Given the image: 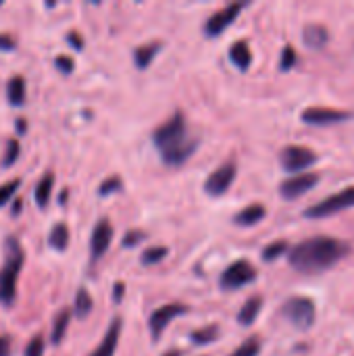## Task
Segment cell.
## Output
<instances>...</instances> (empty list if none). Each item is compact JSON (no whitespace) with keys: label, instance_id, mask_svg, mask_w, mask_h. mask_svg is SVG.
<instances>
[{"label":"cell","instance_id":"6da1fadb","mask_svg":"<svg viewBox=\"0 0 354 356\" xmlns=\"http://www.w3.org/2000/svg\"><path fill=\"white\" fill-rule=\"evenodd\" d=\"M351 254V244L330 236L307 238L294 248L288 250V261L296 271L303 273H319L332 269L344 257Z\"/></svg>","mask_w":354,"mask_h":356},{"label":"cell","instance_id":"7a4b0ae2","mask_svg":"<svg viewBox=\"0 0 354 356\" xmlns=\"http://www.w3.org/2000/svg\"><path fill=\"white\" fill-rule=\"evenodd\" d=\"M152 142L159 148L161 159L167 167L184 165L198 148V140L190 136L188 121L182 111L173 113L152 131Z\"/></svg>","mask_w":354,"mask_h":356},{"label":"cell","instance_id":"3957f363","mask_svg":"<svg viewBox=\"0 0 354 356\" xmlns=\"http://www.w3.org/2000/svg\"><path fill=\"white\" fill-rule=\"evenodd\" d=\"M25 252L17 238H6V259L4 267L0 269V305H13L17 296V277L23 269Z\"/></svg>","mask_w":354,"mask_h":356},{"label":"cell","instance_id":"277c9868","mask_svg":"<svg viewBox=\"0 0 354 356\" xmlns=\"http://www.w3.org/2000/svg\"><path fill=\"white\" fill-rule=\"evenodd\" d=\"M282 317L292 323L298 330H311L315 325V317H317V307L315 300L309 296H292L282 305Z\"/></svg>","mask_w":354,"mask_h":356},{"label":"cell","instance_id":"5b68a950","mask_svg":"<svg viewBox=\"0 0 354 356\" xmlns=\"http://www.w3.org/2000/svg\"><path fill=\"white\" fill-rule=\"evenodd\" d=\"M354 207V186L340 190L338 194L328 196L325 200H319L317 204H311L309 209H305V217L307 219H325V217H334L342 211H348Z\"/></svg>","mask_w":354,"mask_h":356},{"label":"cell","instance_id":"8992f818","mask_svg":"<svg viewBox=\"0 0 354 356\" xmlns=\"http://www.w3.org/2000/svg\"><path fill=\"white\" fill-rule=\"evenodd\" d=\"M257 280V269L252 267V263L248 261H236L232 263L219 280V286L223 290H240L248 284H252Z\"/></svg>","mask_w":354,"mask_h":356},{"label":"cell","instance_id":"52a82bcc","mask_svg":"<svg viewBox=\"0 0 354 356\" xmlns=\"http://www.w3.org/2000/svg\"><path fill=\"white\" fill-rule=\"evenodd\" d=\"M280 163L284 167V171L288 173H300L309 167H313L317 163V154L307 148V146H286L280 154Z\"/></svg>","mask_w":354,"mask_h":356},{"label":"cell","instance_id":"ba28073f","mask_svg":"<svg viewBox=\"0 0 354 356\" xmlns=\"http://www.w3.org/2000/svg\"><path fill=\"white\" fill-rule=\"evenodd\" d=\"M246 6H248L246 2H234V4H227L225 8L213 13V15L209 17V21L204 23V33L211 35V38L223 33V31L238 19V15H240Z\"/></svg>","mask_w":354,"mask_h":356},{"label":"cell","instance_id":"9c48e42d","mask_svg":"<svg viewBox=\"0 0 354 356\" xmlns=\"http://www.w3.org/2000/svg\"><path fill=\"white\" fill-rule=\"evenodd\" d=\"M300 119L307 125H317V127H325V125H334V123H342L353 119V113L346 111H338V108H330V106H311L305 108Z\"/></svg>","mask_w":354,"mask_h":356},{"label":"cell","instance_id":"30bf717a","mask_svg":"<svg viewBox=\"0 0 354 356\" xmlns=\"http://www.w3.org/2000/svg\"><path fill=\"white\" fill-rule=\"evenodd\" d=\"M236 175H238V169L234 163H225L221 167H217L204 181V192L209 196H223L232 184L236 181Z\"/></svg>","mask_w":354,"mask_h":356},{"label":"cell","instance_id":"8fae6325","mask_svg":"<svg viewBox=\"0 0 354 356\" xmlns=\"http://www.w3.org/2000/svg\"><path fill=\"white\" fill-rule=\"evenodd\" d=\"M319 179H321L319 173H298V175H292V177H288V179L282 181L280 194L286 200H296L303 194H307L309 190H313L319 184Z\"/></svg>","mask_w":354,"mask_h":356},{"label":"cell","instance_id":"7c38bea8","mask_svg":"<svg viewBox=\"0 0 354 356\" xmlns=\"http://www.w3.org/2000/svg\"><path fill=\"white\" fill-rule=\"evenodd\" d=\"M184 313H188V307L186 305H179V302H171V305H165V307L156 309L150 315V334H152V340H159L163 336V332L167 330V325L173 323Z\"/></svg>","mask_w":354,"mask_h":356},{"label":"cell","instance_id":"4fadbf2b","mask_svg":"<svg viewBox=\"0 0 354 356\" xmlns=\"http://www.w3.org/2000/svg\"><path fill=\"white\" fill-rule=\"evenodd\" d=\"M113 223L108 219H100L92 232V238H90V259L92 261H98L106 254V250L111 248V242H113Z\"/></svg>","mask_w":354,"mask_h":356},{"label":"cell","instance_id":"5bb4252c","mask_svg":"<svg viewBox=\"0 0 354 356\" xmlns=\"http://www.w3.org/2000/svg\"><path fill=\"white\" fill-rule=\"evenodd\" d=\"M121 327H123V321L121 317H115L102 338V342L96 346V350L90 356H115L117 350V344H119V336H121Z\"/></svg>","mask_w":354,"mask_h":356},{"label":"cell","instance_id":"9a60e30c","mask_svg":"<svg viewBox=\"0 0 354 356\" xmlns=\"http://www.w3.org/2000/svg\"><path fill=\"white\" fill-rule=\"evenodd\" d=\"M303 42L311 50H321L330 42V31L319 23H311L303 29Z\"/></svg>","mask_w":354,"mask_h":356},{"label":"cell","instance_id":"2e32d148","mask_svg":"<svg viewBox=\"0 0 354 356\" xmlns=\"http://www.w3.org/2000/svg\"><path fill=\"white\" fill-rule=\"evenodd\" d=\"M230 58L232 63L240 69V71H248L250 65H252V52H250V46L246 40H238L232 44L230 48Z\"/></svg>","mask_w":354,"mask_h":356},{"label":"cell","instance_id":"e0dca14e","mask_svg":"<svg viewBox=\"0 0 354 356\" xmlns=\"http://www.w3.org/2000/svg\"><path fill=\"white\" fill-rule=\"evenodd\" d=\"M265 215H267V209L263 204H250L234 217V223L240 227H252V225L261 223L265 219Z\"/></svg>","mask_w":354,"mask_h":356},{"label":"cell","instance_id":"ac0fdd59","mask_svg":"<svg viewBox=\"0 0 354 356\" xmlns=\"http://www.w3.org/2000/svg\"><path fill=\"white\" fill-rule=\"evenodd\" d=\"M261 309H263V298H261V296L248 298V300L244 302V307L240 309V313H238V323L244 325V327H250V325L257 321Z\"/></svg>","mask_w":354,"mask_h":356},{"label":"cell","instance_id":"d6986e66","mask_svg":"<svg viewBox=\"0 0 354 356\" xmlns=\"http://www.w3.org/2000/svg\"><path fill=\"white\" fill-rule=\"evenodd\" d=\"M71 317H73V315H71L69 309H63V311L54 317V321H52V334H50V342H52L54 346H58V344L63 342V338L67 336Z\"/></svg>","mask_w":354,"mask_h":356},{"label":"cell","instance_id":"ffe728a7","mask_svg":"<svg viewBox=\"0 0 354 356\" xmlns=\"http://www.w3.org/2000/svg\"><path fill=\"white\" fill-rule=\"evenodd\" d=\"M6 96H8V102L13 106H21L25 102V96H27V86H25V79L21 75H15L10 77V81L6 83Z\"/></svg>","mask_w":354,"mask_h":356},{"label":"cell","instance_id":"44dd1931","mask_svg":"<svg viewBox=\"0 0 354 356\" xmlns=\"http://www.w3.org/2000/svg\"><path fill=\"white\" fill-rule=\"evenodd\" d=\"M159 50H161V44H159V42L144 44V46H140V48H136V50H134V63H136V67H138V69H146V67L152 63V58L159 54Z\"/></svg>","mask_w":354,"mask_h":356},{"label":"cell","instance_id":"7402d4cb","mask_svg":"<svg viewBox=\"0 0 354 356\" xmlns=\"http://www.w3.org/2000/svg\"><path fill=\"white\" fill-rule=\"evenodd\" d=\"M52 186H54V175L52 173H46L38 184H35V190H33V196H35V202L38 207H46L50 202V196H52Z\"/></svg>","mask_w":354,"mask_h":356},{"label":"cell","instance_id":"603a6c76","mask_svg":"<svg viewBox=\"0 0 354 356\" xmlns=\"http://www.w3.org/2000/svg\"><path fill=\"white\" fill-rule=\"evenodd\" d=\"M92 309H94V300H92L90 292H88L86 288H79L77 294H75V302H73V313H75V317L86 319V317L92 313Z\"/></svg>","mask_w":354,"mask_h":356},{"label":"cell","instance_id":"cb8c5ba5","mask_svg":"<svg viewBox=\"0 0 354 356\" xmlns=\"http://www.w3.org/2000/svg\"><path fill=\"white\" fill-rule=\"evenodd\" d=\"M48 242H50V246H52L54 250H61V252H63V250L69 246V227H67L65 223H56V225L50 229Z\"/></svg>","mask_w":354,"mask_h":356},{"label":"cell","instance_id":"d4e9b609","mask_svg":"<svg viewBox=\"0 0 354 356\" xmlns=\"http://www.w3.org/2000/svg\"><path fill=\"white\" fill-rule=\"evenodd\" d=\"M219 338V327L217 325H209V327H202V330H196L192 332L190 340L198 346H207L211 342H215Z\"/></svg>","mask_w":354,"mask_h":356},{"label":"cell","instance_id":"484cf974","mask_svg":"<svg viewBox=\"0 0 354 356\" xmlns=\"http://www.w3.org/2000/svg\"><path fill=\"white\" fill-rule=\"evenodd\" d=\"M288 250H290V244H288L286 240H275V242H271L269 246H265V250H263V261L273 263V261H277L280 257H284Z\"/></svg>","mask_w":354,"mask_h":356},{"label":"cell","instance_id":"4316f807","mask_svg":"<svg viewBox=\"0 0 354 356\" xmlns=\"http://www.w3.org/2000/svg\"><path fill=\"white\" fill-rule=\"evenodd\" d=\"M261 355V340L257 336L248 338L244 344H240L230 356H259Z\"/></svg>","mask_w":354,"mask_h":356},{"label":"cell","instance_id":"83f0119b","mask_svg":"<svg viewBox=\"0 0 354 356\" xmlns=\"http://www.w3.org/2000/svg\"><path fill=\"white\" fill-rule=\"evenodd\" d=\"M167 254H169V248H165V246H154V248L144 250L140 261H142V265H156V263H161Z\"/></svg>","mask_w":354,"mask_h":356},{"label":"cell","instance_id":"f1b7e54d","mask_svg":"<svg viewBox=\"0 0 354 356\" xmlns=\"http://www.w3.org/2000/svg\"><path fill=\"white\" fill-rule=\"evenodd\" d=\"M19 154H21L19 140H8V142H6L4 156H2V165H4V167H10V165H15V163H17V159H19Z\"/></svg>","mask_w":354,"mask_h":356},{"label":"cell","instance_id":"f546056e","mask_svg":"<svg viewBox=\"0 0 354 356\" xmlns=\"http://www.w3.org/2000/svg\"><path fill=\"white\" fill-rule=\"evenodd\" d=\"M298 63V54L292 46H286L284 52H282V60H280V69L282 71H290L294 69V65Z\"/></svg>","mask_w":354,"mask_h":356},{"label":"cell","instance_id":"4dcf8cb0","mask_svg":"<svg viewBox=\"0 0 354 356\" xmlns=\"http://www.w3.org/2000/svg\"><path fill=\"white\" fill-rule=\"evenodd\" d=\"M19 184H21L19 179H10V181H6V184L0 186V207L6 204L15 196V192L19 190Z\"/></svg>","mask_w":354,"mask_h":356},{"label":"cell","instance_id":"1f68e13d","mask_svg":"<svg viewBox=\"0 0 354 356\" xmlns=\"http://www.w3.org/2000/svg\"><path fill=\"white\" fill-rule=\"evenodd\" d=\"M23 356H44V338L40 334H35L29 344L25 346V353Z\"/></svg>","mask_w":354,"mask_h":356},{"label":"cell","instance_id":"d6a6232c","mask_svg":"<svg viewBox=\"0 0 354 356\" xmlns=\"http://www.w3.org/2000/svg\"><path fill=\"white\" fill-rule=\"evenodd\" d=\"M119 190H121V177H108V179H104L102 186L98 188V194H100V196H111V194H115V192H119Z\"/></svg>","mask_w":354,"mask_h":356},{"label":"cell","instance_id":"836d02e7","mask_svg":"<svg viewBox=\"0 0 354 356\" xmlns=\"http://www.w3.org/2000/svg\"><path fill=\"white\" fill-rule=\"evenodd\" d=\"M144 238H146V234H144V232H127V234H125V238H123V246H125V248H131V246L140 244Z\"/></svg>","mask_w":354,"mask_h":356},{"label":"cell","instance_id":"e575fe53","mask_svg":"<svg viewBox=\"0 0 354 356\" xmlns=\"http://www.w3.org/2000/svg\"><path fill=\"white\" fill-rule=\"evenodd\" d=\"M54 63H56V67H58L63 73H71V71H73V58H69V56H63V54H61V56H56Z\"/></svg>","mask_w":354,"mask_h":356},{"label":"cell","instance_id":"d590c367","mask_svg":"<svg viewBox=\"0 0 354 356\" xmlns=\"http://www.w3.org/2000/svg\"><path fill=\"white\" fill-rule=\"evenodd\" d=\"M15 46H17V42H15L13 35L0 33V50H15Z\"/></svg>","mask_w":354,"mask_h":356},{"label":"cell","instance_id":"8d00e7d4","mask_svg":"<svg viewBox=\"0 0 354 356\" xmlns=\"http://www.w3.org/2000/svg\"><path fill=\"white\" fill-rule=\"evenodd\" d=\"M67 42H69L75 50H81V48H83V40L79 38V33H77V31H71V33L67 35Z\"/></svg>","mask_w":354,"mask_h":356},{"label":"cell","instance_id":"74e56055","mask_svg":"<svg viewBox=\"0 0 354 356\" xmlns=\"http://www.w3.org/2000/svg\"><path fill=\"white\" fill-rule=\"evenodd\" d=\"M0 356H10V338L0 336Z\"/></svg>","mask_w":354,"mask_h":356},{"label":"cell","instance_id":"f35d334b","mask_svg":"<svg viewBox=\"0 0 354 356\" xmlns=\"http://www.w3.org/2000/svg\"><path fill=\"white\" fill-rule=\"evenodd\" d=\"M123 294H125V284H123V282H117V284H115V290H113V300H115V302H121Z\"/></svg>","mask_w":354,"mask_h":356},{"label":"cell","instance_id":"ab89813d","mask_svg":"<svg viewBox=\"0 0 354 356\" xmlns=\"http://www.w3.org/2000/svg\"><path fill=\"white\" fill-rule=\"evenodd\" d=\"M21 207H23V202H21V198H19V200L15 202V207H13V215H17V213L21 211Z\"/></svg>","mask_w":354,"mask_h":356},{"label":"cell","instance_id":"60d3db41","mask_svg":"<svg viewBox=\"0 0 354 356\" xmlns=\"http://www.w3.org/2000/svg\"><path fill=\"white\" fill-rule=\"evenodd\" d=\"M17 131H25V121H17Z\"/></svg>","mask_w":354,"mask_h":356},{"label":"cell","instance_id":"b9f144b4","mask_svg":"<svg viewBox=\"0 0 354 356\" xmlns=\"http://www.w3.org/2000/svg\"><path fill=\"white\" fill-rule=\"evenodd\" d=\"M165 356H182V353L179 350H169Z\"/></svg>","mask_w":354,"mask_h":356}]
</instances>
